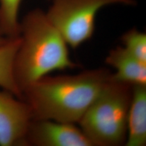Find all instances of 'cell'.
Listing matches in <instances>:
<instances>
[{
    "label": "cell",
    "instance_id": "cell-6",
    "mask_svg": "<svg viewBox=\"0 0 146 146\" xmlns=\"http://www.w3.org/2000/svg\"><path fill=\"white\" fill-rule=\"evenodd\" d=\"M25 145L92 146L75 124L47 119L31 120L25 137Z\"/></svg>",
    "mask_w": 146,
    "mask_h": 146
},
{
    "label": "cell",
    "instance_id": "cell-1",
    "mask_svg": "<svg viewBox=\"0 0 146 146\" xmlns=\"http://www.w3.org/2000/svg\"><path fill=\"white\" fill-rule=\"evenodd\" d=\"M105 68L74 75L45 76L27 87L22 100L28 104L33 119L78 123L110 77Z\"/></svg>",
    "mask_w": 146,
    "mask_h": 146
},
{
    "label": "cell",
    "instance_id": "cell-5",
    "mask_svg": "<svg viewBox=\"0 0 146 146\" xmlns=\"http://www.w3.org/2000/svg\"><path fill=\"white\" fill-rule=\"evenodd\" d=\"M33 119L26 102L9 91L0 90V145H25V137Z\"/></svg>",
    "mask_w": 146,
    "mask_h": 146
},
{
    "label": "cell",
    "instance_id": "cell-4",
    "mask_svg": "<svg viewBox=\"0 0 146 146\" xmlns=\"http://www.w3.org/2000/svg\"><path fill=\"white\" fill-rule=\"evenodd\" d=\"M111 4L133 5L135 0H53L45 12L68 46L76 48L92 37L100 9Z\"/></svg>",
    "mask_w": 146,
    "mask_h": 146
},
{
    "label": "cell",
    "instance_id": "cell-8",
    "mask_svg": "<svg viewBox=\"0 0 146 146\" xmlns=\"http://www.w3.org/2000/svg\"><path fill=\"white\" fill-rule=\"evenodd\" d=\"M146 145V85H133L125 145Z\"/></svg>",
    "mask_w": 146,
    "mask_h": 146
},
{
    "label": "cell",
    "instance_id": "cell-9",
    "mask_svg": "<svg viewBox=\"0 0 146 146\" xmlns=\"http://www.w3.org/2000/svg\"><path fill=\"white\" fill-rule=\"evenodd\" d=\"M21 37L8 39L0 45V88L4 89L22 100V93L16 85L14 76V62Z\"/></svg>",
    "mask_w": 146,
    "mask_h": 146
},
{
    "label": "cell",
    "instance_id": "cell-7",
    "mask_svg": "<svg viewBox=\"0 0 146 146\" xmlns=\"http://www.w3.org/2000/svg\"><path fill=\"white\" fill-rule=\"evenodd\" d=\"M106 63L116 70L112 77L117 81L135 85H146V63L133 56L122 46L109 52Z\"/></svg>",
    "mask_w": 146,
    "mask_h": 146
},
{
    "label": "cell",
    "instance_id": "cell-11",
    "mask_svg": "<svg viewBox=\"0 0 146 146\" xmlns=\"http://www.w3.org/2000/svg\"><path fill=\"white\" fill-rule=\"evenodd\" d=\"M123 47L137 59L146 63V35L136 29H131L121 36Z\"/></svg>",
    "mask_w": 146,
    "mask_h": 146
},
{
    "label": "cell",
    "instance_id": "cell-12",
    "mask_svg": "<svg viewBox=\"0 0 146 146\" xmlns=\"http://www.w3.org/2000/svg\"><path fill=\"white\" fill-rule=\"evenodd\" d=\"M8 39H7V38H5V37H3V36H0V45H2L3 43H5L7 41H8Z\"/></svg>",
    "mask_w": 146,
    "mask_h": 146
},
{
    "label": "cell",
    "instance_id": "cell-10",
    "mask_svg": "<svg viewBox=\"0 0 146 146\" xmlns=\"http://www.w3.org/2000/svg\"><path fill=\"white\" fill-rule=\"evenodd\" d=\"M23 0H0V36L14 39L20 36L18 14Z\"/></svg>",
    "mask_w": 146,
    "mask_h": 146
},
{
    "label": "cell",
    "instance_id": "cell-3",
    "mask_svg": "<svg viewBox=\"0 0 146 146\" xmlns=\"http://www.w3.org/2000/svg\"><path fill=\"white\" fill-rule=\"evenodd\" d=\"M133 85L112 74L78 122L92 146L125 145Z\"/></svg>",
    "mask_w": 146,
    "mask_h": 146
},
{
    "label": "cell",
    "instance_id": "cell-2",
    "mask_svg": "<svg viewBox=\"0 0 146 146\" xmlns=\"http://www.w3.org/2000/svg\"><path fill=\"white\" fill-rule=\"evenodd\" d=\"M21 44L14 62V76L18 89L54 71L74 69L68 45L60 32L40 9L29 12L20 23Z\"/></svg>",
    "mask_w": 146,
    "mask_h": 146
}]
</instances>
